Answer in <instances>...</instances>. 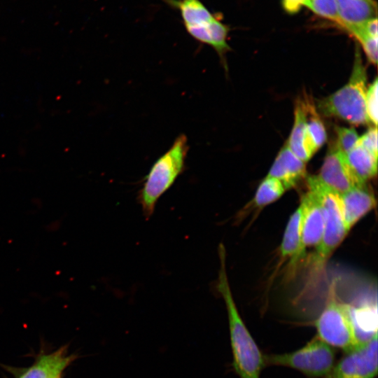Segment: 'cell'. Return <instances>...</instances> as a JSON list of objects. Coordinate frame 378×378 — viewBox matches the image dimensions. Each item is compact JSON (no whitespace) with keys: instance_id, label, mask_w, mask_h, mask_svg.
Segmentation results:
<instances>
[{"instance_id":"1","label":"cell","mask_w":378,"mask_h":378,"mask_svg":"<svg viewBox=\"0 0 378 378\" xmlns=\"http://www.w3.org/2000/svg\"><path fill=\"white\" fill-rule=\"evenodd\" d=\"M218 254L220 267L216 288L227 309L233 368L239 378H260L261 372L266 366L264 355L237 308L227 278L226 251L223 243L218 245Z\"/></svg>"},{"instance_id":"2","label":"cell","mask_w":378,"mask_h":378,"mask_svg":"<svg viewBox=\"0 0 378 378\" xmlns=\"http://www.w3.org/2000/svg\"><path fill=\"white\" fill-rule=\"evenodd\" d=\"M188 150L187 136L180 134L150 167L137 196L146 220L152 216L158 200L184 171Z\"/></svg>"},{"instance_id":"3","label":"cell","mask_w":378,"mask_h":378,"mask_svg":"<svg viewBox=\"0 0 378 378\" xmlns=\"http://www.w3.org/2000/svg\"><path fill=\"white\" fill-rule=\"evenodd\" d=\"M312 176L320 190L325 223L321 240L309 261L304 293L310 291L316 286L325 272L330 257L349 232L342 216L340 195L325 189L317 182L314 176Z\"/></svg>"},{"instance_id":"4","label":"cell","mask_w":378,"mask_h":378,"mask_svg":"<svg viewBox=\"0 0 378 378\" xmlns=\"http://www.w3.org/2000/svg\"><path fill=\"white\" fill-rule=\"evenodd\" d=\"M366 82V70L357 52L347 83L320 100L316 108L326 116L338 118L352 125L368 123L365 106Z\"/></svg>"},{"instance_id":"5","label":"cell","mask_w":378,"mask_h":378,"mask_svg":"<svg viewBox=\"0 0 378 378\" xmlns=\"http://www.w3.org/2000/svg\"><path fill=\"white\" fill-rule=\"evenodd\" d=\"M317 337L332 347L349 351L360 343L352 321L351 307L337 300L335 284H332L328 299L315 321Z\"/></svg>"},{"instance_id":"6","label":"cell","mask_w":378,"mask_h":378,"mask_svg":"<svg viewBox=\"0 0 378 378\" xmlns=\"http://www.w3.org/2000/svg\"><path fill=\"white\" fill-rule=\"evenodd\" d=\"M335 358L334 348L317 336L295 351L264 355L265 365L292 368L312 378L325 377L335 365Z\"/></svg>"},{"instance_id":"7","label":"cell","mask_w":378,"mask_h":378,"mask_svg":"<svg viewBox=\"0 0 378 378\" xmlns=\"http://www.w3.org/2000/svg\"><path fill=\"white\" fill-rule=\"evenodd\" d=\"M307 186L308 190L302 198L304 211L300 246L295 256L289 261L288 267L291 274H293L307 249L317 247L323 233L325 217L320 190L312 176L308 177Z\"/></svg>"},{"instance_id":"8","label":"cell","mask_w":378,"mask_h":378,"mask_svg":"<svg viewBox=\"0 0 378 378\" xmlns=\"http://www.w3.org/2000/svg\"><path fill=\"white\" fill-rule=\"evenodd\" d=\"M377 333L345 352L323 378H374L377 374Z\"/></svg>"},{"instance_id":"9","label":"cell","mask_w":378,"mask_h":378,"mask_svg":"<svg viewBox=\"0 0 378 378\" xmlns=\"http://www.w3.org/2000/svg\"><path fill=\"white\" fill-rule=\"evenodd\" d=\"M314 177L325 189L339 195L360 186L349 169L345 155L335 146L326 155L318 175Z\"/></svg>"},{"instance_id":"10","label":"cell","mask_w":378,"mask_h":378,"mask_svg":"<svg viewBox=\"0 0 378 378\" xmlns=\"http://www.w3.org/2000/svg\"><path fill=\"white\" fill-rule=\"evenodd\" d=\"M76 358V355L69 354L68 345H64L51 353L40 354L29 367L7 369L13 378H60Z\"/></svg>"},{"instance_id":"11","label":"cell","mask_w":378,"mask_h":378,"mask_svg":"<svg viewBox=\"0 0 378 378\" xmlns=\"http://www.w3.org/2000/svg\"><path fill=\"white\" fill-rule=\"evenodd\" d=\"M340 201L344 224L349 232L377 204L373 192L366 184L340 195Z\"/></svg>"},{"instance_id":"12","label":"cell","mask_w":378,"mask_h":378,"mask_svg":"<svg viewBox=\"0 0 378 378\" xmlns=\"http://www.w3.org/2000/svg\"><path fill=\"white\" fill-rule=\"evenodd\" d=\"M187 32L196 41L215 50L222 61L230 50L227 43L228 27L216 15L212 19L185 27Z\"/></svg>"},{"instance_id":"13","label":"cell","mask_w":378,"mask_h":378,"mask_svg":"<svg viewBox=\"0 0 378 378\" xmlns=\"http://www.w3.org/2000/svg\"><path fill=\"white\" fill-rule=\"evenodd\" d=\"M306 174V162L286 144L279 152L267 176L281 181L286 190L293 188Z\"/></svg>"},{"instance_id":"14","label":"cell","mask_w":378,"mask_h":378,"mask_svg":"<svg viewBox=\"0 0 378 378\" xmlns=\"http://www.w3.org/2000/svg\"><path fill=\"white\" fill-rule=\"evenodd\" d=\"M286 145L295 155L305 162L318 150L307 132L304 99H300L295 105L294 124Z\"/></svg>"},{"instance_id":"15","label":"cell","mask_w":378,"mask_h":378,"mask_svg":"<svg viewBox=\"0 0 378 378\" xmlns=\"http://www.w3.org/2000/svg\"><path fill=\"white\" fill-rule=\"evenodd\" d=\"M304 204L301 200L300 204L290 216L286 227L283 239L279 248V262L276 272L286 260L290 261L297 254L301 241L302 225L304 216Z\"/></svg>"},{"instance_id":"16","label":"cell","mask_w":378,"mask_h":378,"mask_svg":"<svg viewBox=\"0 0 378 378\" xmlns=\"http://www.w3.org/2000/svg\"><path fill=\"white\" fill-rule=\"evenodd\" d=\"M342 20L343 29L346 30L377 17L375 0H335Z\"/></svg>"},{"instance_id":"17","label":"cell","mask_w":378,"mask_h":378,"mask_svg":"<svg viewBox=\"0 0 378 378\" xmlns=\"http://www.w3.org/2000/svg\"><path fill=\"white\" fill-rule=\"evenodd\" d=\"M346 161L354 178L359 186L377 175V155L356 145L350 152L345 155Z\"/></svg>"},{"instance_id":"18","label":"cell","mask_w":378,"mask_h":378,"mask_svg":"<svg viewBox=\"0 0 378 378\" xmlns=\"http://www.w3.org/2000/svg\"><path fill=\"white\" fill-rule=\"evenodd\" d=\"M346 31L360 44L368 59L373 64L377 63V17L349 28Z\"/></svg>"},{"instance_id":"19","label":"cell","mask_w":378,"mask_h":378,"mask_svg":"<svg viewBox=\"0 0 378 378\" xmlns=\"http://www.w3.org/2000/svg\"><path fill=\"white\" fill-rule=\"evenodd\" d=\"M163 1L180 12L184 27L199 24L215 16L200 0Z\"/></svg>"},{"instance_id":"20","label":"cell","mask_w":378,"mask_h":378,"mask_svg":"<svg viewBox=\"0 0 378 378\" xmlns=\"http://www.w3.org/2000/svg\"><path fill=\"white\" fill-rule=\"evenodd\" d=\"M286 190L281 181L266 176L259 184L251 204L253 209L261 210L279 200Z\"/></svg>"},{"instance_id":"21","label":"cell","mask_w":378,"mask_h":378,"mask_svg":"<svg viewBox=\"0 0 378 378\" xmlns=\"http://www.w3.org/2000/svg\"><path fill=\"white\" fill-rule=\"evenodd\" d=\"M304 7L317 16L343 28L342 20L335 0H306Z\"/></svg>"},{"instance_id":"22","label":"cell","mask_w":378,"mask_h":378,"mask_svg":"<svg viewBox=\"0 0 378 378\" xmlns=\"http://www.w3.org/2000/svg\"><path fill=\"white\" fill-rule=\"evenodd\" d=\"M337 140L335 147L342 153L346 155L354 148L357 144L359 136L353 127H336Z\"/></svg>"},{"instance_id":"23","label":"cell","mask_w":378,"mask_h":378,"mask_svg":"<svg viewBox=\"0 0 378 378\" xmlns=\"http://www.w3.org/2000/svg\"><path fill=\"white\" fill-rule=\"evenodd\" d=\"M378 80L376 78L373 83L367 88L365 106L368 122L374 127L378 120Z\"/></svg>"},{"instance_id":"24","label":"cell","mask_w":378,"mask_h":378,"mask_svg":"<svg viewBox=\"0 0 378 378\" xmlns=\"http://www.w3.org/2000/svg\"><path fill=\"white\" fill-rule=\"evenodd\" d=\"M377 127L369 128L362 136H359L357 145L377 155Z\"/></svg>"},{"instance_id":"25","label":"cell","mask_w":378,"mask_h":378,"mask_svg":"<svg viewBox=\"0 0 378 378\" xmlns=\"http://www.w3.org/2000/svg\"><path fill=\"white\" fill-rule=\"evenodd\" d=\"M306 0H281L283 9L288 14H296L304 7Z\"/></svg>"},{"instance_id":"26","label":"cell","mask_w":378,"mask_h":378,"mask_svg":"<svg viewBox=\"0 0 378 378\" xmlns=\"http://www.w3.org/2000/svg\"><path fill=\"white\" fill-rule=\"evenodd\" d=\"M60 378H62V377H60Z\"/></svg>"}]
</instances>
